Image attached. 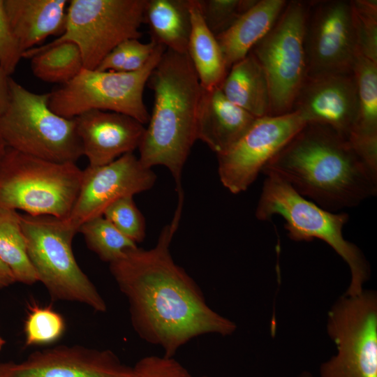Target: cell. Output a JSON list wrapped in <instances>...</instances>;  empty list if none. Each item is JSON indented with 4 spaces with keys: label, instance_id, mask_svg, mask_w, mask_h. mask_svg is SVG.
<instances>
[{
    "label": "cell",
    "instance_id": "obj_1",
    "mask_svg": "<svg viewBox=\"0 0 377 377\" xmlns=\"http://www.w3.org/2000/svg\"><path fill=\"white\" fill-rule=\"evenodd\" d=\"M182 209L177 207L154 247L138 246L109 264L128 300L134 330L144 341L160 346L168 357H174L198 337L228 336L237 329L234 322L207 304L198 285L172 257L170 246Z\"/></svg>",
    "mask_w": 377,
    "mask_h": 377
},
{
    "label": "cell",
    "instance_id": "obj_2",
    "mask_svg": "<svg viewBox=\"0 0 377 377\" xmlns=\"http://www.w3.org/2000/svg\"><path fill=\"white\" fill-rule=\"evenodd\" d=\"M320 207L335 212L357 206L377 193V171L332 128L306 123L265 165Z\"/></svg>",
    "mask_w": 377,
    "mask_h": 377
},
{
    "label": "cell",
    "instance_id": "obj_3",
    "mask_svg": "<svg viewBox=\"0 0 377 377\" xmlns=\"http://www.w3.org/2000/svg\"><path fill=\"white\" fill-rule=\"evenodd\" d=\"M147 84L154 91V107L138 147L146 168L163 165L172 175L177 194L184 164L196 139L202 87L187 53L166 49Z\"/></svg>",
    "mask_w": 377,
    "mask_h": 377
},
{
    "label": "cell",
    "instance_id": "obj_4",
    "mask_svg": "<svg viewBox=\"0 0 377 377\" xmlns=\"http://www.w3.org/2000/svg\"><path fill=\"white\" fill-rule=\"evenodd\" d=\"M274 216L284 219V228L290 239L297 242L320 239L347 263L350 282L346 295H356L363 290V285L370 276V267L358 246L343 237V228L349 219L347 213L326 210L302 196L281 179L267 176L256 217L267 221Z\"/></svg>",
    "mask_w": 377,
    "mask_h": 377
},
{
    "label": "cell",
    "instance_id": "obj_5",
    "mask_svg": "<svg viewBox=\"0 0 377 377\" xmlns=\"http://www.w3.org/2000/svg\"><path fill=\"white\" fill-rule=\"evenodd\" d=\"M82 170L10 147L0 161V206L25 214L66 219L78 195Z\"/></svg>",
    "mask_w": 377,
    "mask_h": 377
},
{
    "label": "cell",
    "instance_id": "obj_6",
    "mask_svg": "<svg viewBox=\"0 0 377 377\" xmlns=\"http://www.w3.org/2000/svg\"><path fill=\"white\" fill-rule=\"evenodd\" d=\"M20 222L31 263L51 297L105 312V300L75 258L72 242L78 230L66 219L48 215L20 214Z\"/></svg>",
    "mask_w": 377,
    "mask_h": 377
},
{
    "label": "cell",
    "instance_id": "obj_7",
    "mask_svg": "<svg viewBox=\"0 0 377 377\" xmlns=\"http://www.w3.org/2000/svg\"><path fill=\"white\" fill-rule=\"evenodd\" d=\"M10 100L0 117V134L8 147L57 163H76L83 156L75 119L49 106L50 93H34L10 77Z\"/></svg>",
    "mask_w": 377,
    "mask_h": 377
},
{
    "label": "cell",
    "instance_id": "obj_8",
    "mask_svg": "<svg viewBox=\"0 0 377 377\" xmlns=\"http://www.w3.org/2000/svg\"><path fill=\"white\" fill-rule=\"evenodd\" d=\"M165 50L157 44L145 66L135 72L82 68L71 81L50 92L49 106L67 119L96 110L124 114L147 124L150 115L143 100L144 89Z\"/></svg>",
    "mask_w": 377,
    "mask_h": 377
},
{
    "label": "cell",
    "instance_id": "obj_9",
    "mask_svg": "<svg viewBox=\"0 0 377 377\" xmlns=\"http://www.w3.org/2000/svg\"><path fill=\"white\" fill-rule=\"evenodd\" d=\"M146 3L147 0H71L63 33L42 47L73 43L84 68L96 69L117 45L141 37Z\"/></svg>",
    "mask_w": 377,
    "mask_h": 377
},
{
    "label": "cell",
    "instance_id": "obj_10",
    "mask_svg": "<svg viewBox=\"0 0 377 377\" xmlns=\"http://www.w3.org/2000/svg\"><path fill=\"white\" fill-rule=\"evenodd\" d=\"M311 1L293 0L251 52L262 66L270 94L269 115L292 112L306 75L304 25Z\"/></svg>",
    "mask_w": 377,
    "mask_h": 377
},
{
    "label": "cell",
    "instance_id": "obj_11",
    "mask_svg": "<svg viewBox=\"0 0 377 377\" xmlns=\"http://www.w3.org/2000/svg\"><path fill=\"white\" fill-rule=\"evenodd\" d=\"M327 331L337 354L322 363L320 377H377V295H343L328 312Z\"/></svg>",
    "mask_w": 377,
    "mask_h": 377
},
{
    "label": "cell",
    "instance_id": "obj_12",
    "mask_svg": "<svg viewBox=\"0 0 377 377\" xmlns=\"http://www.w3.org/2000/svg\"><path fill=\"white\" fill-rule=\"evenodd\" d=\"M304 48L306 76L353 73L358 48L351 1H311Z\"/></svg>",
    "mask_w": 377,
    "mask_h": 377
},
{
    "label": "cell",
    "instance_id": "obj_13",
    "mask_svg": "<svg viewBox=\"0 0 377 377\" xmlns=\"http://www.w3.org/2000/svg\"><path fill=\"white\" fill-rule=\"evenodd\" d=\"M306 124L297 111L256 118L234 145L217 155L223 186L233 194L245 191L265 165Z\"/></svg>",
    "mask_w": 377,
    "mask_h": 377
},
{
    "label": "cell",
    "instance_id": "obj_14",
    "mask_svg": "<svg viewBox=\"0 0 377 377\" xmlns=\"http://www.w3.org/2000/svg\"><path fill=\"white\" fill-rule=\"evenodd\" d=\"M156 175L133 153L101 166L82 170L80 191L67 221L77 230L87 221L102 216L112 203L151 188Z\"/></svg>",
    "mask_w": 377,
    "mask_h": 377
},
{
    "label": "cell",
    "instance_id": "obj_15",
    "mask_svg": "<svg viewBox=\"0 0 377 377\" xmlns=\"http://www.w3.org/2000/svg\"><path fill=\"white\" fill-rule=\"evenodd\" d=\"M0 377H133V367L110 350L59 346L0 364Z\"/></svg>",
    "mask_w": 377,
    "mask_h": 377
},
{
    "label": "cell",
    "instance_id": "obj_16",
    "mask_svg": "<svg viewBox=\"0 0 377 377\" xmlns=\"http://www.w3.org/2000/svg\"><path fill=\"white\" fill-rule=\"evenodd\" d=\"M292 111L298 112L306 123L328 126L348 140L357 112L353 72L306 76Z\"/></svg>",
    "mask_w": 377,
    "mask_h": 377
},
{
    "label": "cell",
    "instance_id": "obj_17",
    "mask_svg": "<svg viewBox=\"0 0 377 377\" xmlns=\"http://www.w3.org/2000/svg\"><path fill=\"white\" fill-rule=\"evenodd\" d=\"M89 166L108 164L138 148L145 127L128 115L90 110L74 118Z\"/></svg>",
    "mask_w": 377,
    "mask_h": 377
},
{
    "label": "cell",
    "instance_id": "obj_18",
    "mask_svg": "<svg viewBox=\"0 0 377 377\" xmlns=\"http://www.w3.org/2000/svg\"><path fill=\"white\" fill-rule=\"evenodd\" d=\"M256 117L230 102L219 87L202 89L196 122V139L216 155L234 145L248 130Z\"/></svg>",
    "mask_w": 377,
    "mask_h": 377
},
{
    "label": "cell",
    "instance_id": "obj_19",
    "mask_svg": "<svg viewBox=\"0 0 377 377\" xmlns=\"http://www.w3.org/2000/svg\"><path fill=\"white\" fill-rule=\"evenodd\" d=\"M23 54L52 35L63 33L68 1L3 0Z\"/></svg>",
    "mask_w": 377,
    "mask_h": 377
},
{
    "label": "cell",
    "instance_id": "obj_20",
    "mask_svg": "<svg viewBox=\"0 0 377 377\" xmlns=\"http://www.w3.org/2000/svg\"><path fill=\"white\" fill-rule=\"evenodd\" d=\"M353 72L357 112L348 140L366 163L377 171V63L357 54Z\"/></svg>",
    "mask_w": 377,
    "mask_h": 377
},
{
    "label": "cell",
    "instance_id": "obj_21",
    "mask_svg": "<svg viewBox=\"0 0 377 377\" xmlns=\"http://www.w3.org/2000/svg\"><path fill=\"white\" fill-rule=\"evenodd\" d=\"M286 3V0H258L232 25L216 36L228 71L269 31Z\"/></svg>",
    "mask_w": 377,
    "mask_h": 377
},
{
    "label": "cell",
    "instance_id": "obj_22",
    "mask_svg": "<svg viewBox=\"0 0 377 377\" xmlns=\"http://www.w3.org/2000/svg\"><path fill=\"white\" fill-rule=\"evenodd\" d=\"M219 88L230 102L254 117L269 115L267 80L262 66L251 52L232 66Z\"/></svg>",
    "mask_w": 377,
    "mask_h": 377
},
{
    "label": "cell",
    "instance_id": "obj_23",
    "mask_svg": "<svg viewBox=\"0 0 377 377\" xmlns=\"http://www.w3.org/2000/svg\"><path fill=\"white\" fill-rule=\"evenodd\" d=\"M191 33L187 54L202 89L219 87L227 75L223 57L216 36L208 28L199 0H189Z\"/></svg>",
    "mask_w": 377,
    "mask_h": 377
},
{
    "label": "cell",
    "instance_id": "obj_24",
    "mask_svg": "<svg viewBox=\"0 0 377 377\" xmlns=\"http://www.w3.org/2000/svg\"><path fill=\"white\" fill-rule=\"evenodd\" d=\"M145 22L151 39L166 49L187 53L191 33L189 0H147Z\"/></svg>",
    "mask_w": 377,
    "mask_h": 377
},
{
    "label": "cell",
    "instance_id": "obj_25",
    "mask_svg": "<svg viewBox=\"0 0 377 377\" xmlns=\"http://www.w3.org/2000/svg\"><path fill=\"white\" fill-rule=\"evenodd\" d=\"M31 59L34 75L50 83L66 84L84 68L80 51L71 42H64L51 47H34L23 54Z\"/></svg>",
    "mask_w": 377,
    "mask_h": 377
},
{
    "label": "cell",
    "instance_id": "obj_26",
    "mask_svg": "<svg viewBox=\"0 0 377 377\" xmlns=\"http://www.w3.org/2000/svg\"><path fill=\"white\" fill-rule=\"evenodd\" d=\"M0 259L12 272L15 281L27 285L38 281L29 260L20 214L0 206Z\"/></svg>",
    "mask_w": 377,
    "mask_h": 377
},
{
    "label": "cell",
    "instance_id": "obj_27",
    "mask_svg": "<svg viewBox=\"0 0 377 377\" xmlns=\"http://www.w3.org/2000/svg\"><path fill=\"white\" fill-rule=\"evenodd\" d=\"M78 232L82 234L88 248L109 264L138 247L103 215L82 223Z\"/></svg>",
    "mask_w": 377,
    "mask_h": 377
},
{
    "label": "cell",
    "instance_id": "obj_28",
    "mask_svg": "<svg viewBox=\"0 0 377 377\" xmlns=\"http://www.w3.org/2000/svg\"><path fill=\"white\" fill-rule=\"evenodd\" d=\"M157 43L151 40L142 43L138 39H128L117 45L103 59L96 69L117 72H135L142 68Z\"/></svg>",
    "mask_w": 377,
    "mask_h": 377
},
{
    "label": "cell",
    "instance_id": "obj_29",
    "mask_svg": "<svg viewBox=\"0 0 377 377\" xmlns=\"http://www.w3.org/2000/svg\"><path fill=\"white\" fill-rule=\"evenodd\" d=\"M351 3L358 54L377 63V1Z\"/></svg>",
    "mask_w": 377,
    "mask_h": 377
},
{
    "label": "cell",
    "instance_id": "obj_30",
    "mask_svg": "<svg viewBox=\"0 0 377 377\" xmlns=\"http://www.w3.org/2000/svg\"><path fill=\"white\" fill-rule=\"evenodd\" d=\"M120 232L138 244L146 234L145 220L133 196H125L112 203L103 214Z\"/></svg>",
    "mask_w": 377,
    "mask_h": 377
},
{
    "label": "cell",
    "instance_id": "obj_31",
    "mask_svg": "<svg viewBox=\"0 0 377 377\" xmlns=\"http://www.w3.org/2000/svg\"><path fill=\"white\" fill-rule=\"evenodd\" d=\"M65 330L62 316L48 307L35 306L24 325L26 345L43 344L58 339Z\"/></svg>",
    "mask_w": 377,
    "mask_h": 377
},
{
    "label": "cell",
    "instance_id": "obj_32",
    "mask_svg": "<svg viewBox=\"0 0 377 377\" xmlns=\"http://www.w3.org/2000/svg\"><path fill=\"white\" fill-rule=\"evenodd\" d=\"M258 0H199L204 20L216 36L228 29Z\"/></svg>",
    "mask_w": 377,
    "mask_h": 377
},
{
    "label": "cell",
    "instance_id": "obj_33",
    "mask_svg": "<svg viewBox=\"0 0 377 377\" xmlns=\"http://www.w3.org/2000/svg\"><path fill=\"white\" fill-rule=\"evenodd\" d=\"M133 377H192L174 357L149 355L133 367Z\"/></svg>",
    "mask_w": 377,
    "mask_h": 377
},
{
    "label": "cell",
    "instance_id": "obj_34",
    "mask_svg": "<svg viewBox=\"0 0 377 377\" xmlns=\"http://www.w3.org/2000/svg\"><path fill=\"white\" fill-rule=\"evenodd\" d=\"M23 52L8 21L3 0H0V68L8 76L15 70Z\"/></svg>",
    "mask_w": 377,
    "mask_h": 377
},
{
    "label": "cell",
    "instance_id": "obj_35",
    "mask_svg": "<svg viewBox=\"0 0 377 377\" xmlns=\"http://www.w3.org/2000/svg\"><path fill=\"white\" fill-rule=\"evenodd\" d=\"M10 76L0 68V117L7 108L10 100Z\"/></svg>",
    "mask_w": 377,
    "mask_h": 377
},
{
    "label": "cell",
    "instance_id": "obj_36",
    "mask_svg": "<svg viewBox=\"0 0 377 377\" xmlns=\"http://www.w3.org/2000/svg\"><path fill=\"white\" fill-rule=\"evenodd\" d=\"M16 282L8 266L0 259V288L8 286Z\"/></svg>",
    "mask_w": 377,
    "mask_h": 377
},
{
    "label": "cell",
    "instance_id": "obj_37",
    "mask_svg": "<svg viewBox=\"0 0 377 377\" xmlns=\"http://www.w3.org/2000/svg\"><path fill=\"white\" fill-rule=\"evenodd\" d=\"M7 145L0 134V161L6 151Z\"/></svg>",
    "mask_w": 377,
    "mask_h": 377
},
{
    "label": "cell",
    "instance_id": "obj_38",
    "mask_svg": "<svg viewBox=\"0 0 377 377\" xmlns=\"http://www.w3.org/2000/svg\"><path fill=\"white\" fill-rule=\"evenodd\" d=\"M300 377H315V376H313L309 372H304L302 374Z\"/></svg>",
    "mask_w": 377,
    "mask_h": 377
},
{
    "label": "cell",
    "instance_id": "obj_39",
    "mask_svg": "<svg viewBox=\"0 0 377 377\" xmlns=\"http://www.w3.org/2000/svg\"><path fill=\"white\" fill-rule=\"evenodd\" d=\"M3 339L0 337V350H1V347H2V346H3Z\"/></svg>",
    "mask_w": 377,
    "mask_h": 377
},
{
    "label": "cell",
    "instance_id": "obj_40",
    "mask_svg": "<svg viewBox=\"0 0 377 377\" xmlns=\"http://www.w3.org/2000/svg\"><path fill=\"white\" fill-rule=\"evenodd\" d=\"M202 377H207V376H202Z\"/></svg>",
    "mask_w": 377,
    "mask_h": 377
}]
</instances>
